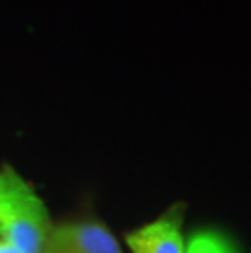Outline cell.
<instances>
[{
  "label": "cell",
  "mask_w": 251,
  "mask_h": 253,
  "mask_svg": "<svg viewBox=\"0 0 251 253\" xmlns=\"http://www.w3.org/2000/svg\"><path fill=\"white\" fill-rule=\"evenodd\" d=\"M0 253H21L17 247H13L12 244L5 240H0Z\"/></svg>",
  "instance_id": "cell-5"
},
{
  "label": "cell",
  "mask_w": 251,
  "mask_h": 253,
  "mask_svg": "<svg viewBox=\"0 0 251 253\" xmlns=\"http://www.w3.org/2000/svg\"><path fill=\"white\" fill-rule=\"evenodd\" d=\"M132 253H184L181 214L167 212L160 219L126 235Z\"/></svg>",
  "instance_id": "cell-3"
},
{
  "label": "cell",
  "mask_w": 251,
  "mask_h": 253,
  "mask_svg": "<svg viewBox=\"0 0 251 253\" xmlns=\"http://www.w3.org/2000/svg\"><path fill=\"white\" fill-rule=\"evenodd\" d=\"M3 183H5V169H3V170H0V193H2Z\"/></svg>",
  "instance_id": "cell-6"
},
{
  "label": "cell",
  "mask_w": 251,
  "mask_h": 253,
  "mask_svg": "<svg viewBox=\"0 0 251 253\" xmlns=\"http://www.w3.org/2000/svg\"><path fill=\"white\" fill-rule=\"evenodd\" d=\"M186 253H237L232 242L215 230H202L191 237Z\"/></svg>",
  "instance_id": "cell-4"
},
{
  "label": "cell",
  "mask_w": 251,
  "mask_h": 253,
  "mask_svg": "<svg viewBox=\"0 0 251 253\" xmlns=\"http://www.w3.org/2000/svg\"><path fill=\"white\" fill-rule=\"evenodd\" d=\"M46 253H122V250L105 225L72 222L52 230Z\"/></svg>",
  "instance_id": "cell-2"
},
{
  "label": "cell",
  "mask_w": 251,
  "mask_h": 253,
  "mask_svg": "<svg viewBox=\"0 0 251 253\" xmlns=\"http://www.w3.org/2000/svg\"><path fill=\"white\" fill-rule=\"evenodd\" d=\"M44 203L12 169H5L0 193V235L21 253H44L49 239Z\"/></svg>",
  "instance_id": "cell-1"
}]
</instances>
